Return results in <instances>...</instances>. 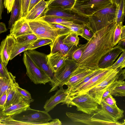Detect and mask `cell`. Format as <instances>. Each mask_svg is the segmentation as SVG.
<instances>
[{
	"label": "cell",
	"instance_id": "1",
	"mask_svg": "<svg viewBox=\"0 0 125 125\" xmlns=\"http://www.w3.org/2000/svg\"><path fill=\"white\" fill-rule=\"evenodd\" d=\"M116 25L115 22L94 32L87 41L81 57L77 63L80 66L93 70L98 68L101 59L114 48L113 34Z\"/></svg>",
	"mask_w": 125,
	"mask_h": 125
},
{
	"label": "cell",
	"instance_id": "2",
	"mask_svg": "<svg viewBox=\"0 0 125 125\" xmlns=\"http://www.w3.org/2000/svg\"><path fill=\"white\" fill-rule=\"evenodd\" d=\"M9 116L13 119L14 125H49V122L52 119L45 110L33 109L30 107L19 114Z\"/></svg>",
	"mask_w": 125,
	"mask_h": 125
},
{
	"label": "cell",
	"instance_id": "3",
	"mask_svg": "<svg viewBox=\"0 0 125 125\" xmlns=\"http://www.w3.org/2000/svg\"><path fill=\"white\" fill-rule=\"evenodd\" d=\"M116 5L114 3L88 16V25L94 32L115 22Z\"/></svg>",
	"mask_w": 125,
	"mask_h": 125
},
{
	"label": "cell",
	"instance_id": "4",
	"mask_svg": "<svg viewBox=\"0 0 125 125\" xmlns=\"http://www.w3.org/2000/svg\"><path fill=\"white\" fill-rule=\"evenodd\" d=\"M68 107L74 106L77 110L83 113L90 114L98 109L99 104L89 92L74 95L66 96L62 102Z\"/></svg>",
	"mask_w": 125,
	"mask_h": 125
},
{
	"label": "cell",
	"instance_id": "5",
	"mask_svg": "<svg viewBox=\"0 0 125 125\" xmlns=\"http://www.w3.org/2000/svg\"><path fill=\"white\" fill-rule=\"evenodd\" d=\"M112 3L111 0H75L71 10L88 17Z\"/></svg>",
	"mask_w": 125,
	"mask_h": 125
},
{
	"label": "cell",
	"instance_id": "6",
	"mask_svg": "<svg viewBox=\"0 0 125 125\" xmlns=\"http://www.w3.org/2000/svg\"><path fill=\"white\" fill-rule=\"evenodd\" d=\"M23 60L26 68V74L34 83L45 84L51 81V79L35 64L26 51L24 52Z\"/></svg>",
	"mask_w": 125,
	"mask_h": 125
},
{
	"label": "cell",
	"instance_id": "7",
	"mask_svg": "<svg viewBox=\"0 0 125 125\" xmlns=\"http://www.w3.org/2000/svg\"><path fill=\"white\" fill-rule=\"evenodd\" d=\"M78 65V63L73 60L67 58L64 66L54 73L53 78L50 82L52 88L49 93L56 90L58 87L60 88L62 87Z\"/></svg>",
	"mask_w": 125,
	"mask_h": 125
},
{
	"label": "cell",
	"instance_id": "8",
	"mask_svg": "<svg viewBox=\"0 0 125 125\" xmlns=\"http://www.w3.org/2000/svg\"><path fill=\"white\" fill-rule=\"evenodd\" d=\"M28 21L33 33L38 38H47L53 41L58 36L54 28L41 17Z\"/></svg>",
	"mask_w": 125,
	"mask_h": 125
},
{
	"label": "cell",
	"instance_id": "9",
	"mask_svg": "<svg viewBox=\"0 0 125 125\" xmlns=\"http://www.w3.org/2000/svg\"><path fill=\"white\" fill-rule=\"evenodd\" d=\"M43 15V16L57 17L65 18L80 24H87L88 22L87 16L80 14L71 10L46 8Z\"/></svg>",
	"mask_w": 125,
	"mask_h": 125
},
{
	"label": "cell",
	"instance_id": "10",
	"mask_svg": "<svg viewBox=\"0 0 125 125\" xmlns=\"http://www.w3.org/2000/svg\"><path fill=\"white\" fill-rule=\"evenodd\" d=\"M125 69H115L104 80L89 91V94L100 105L103 94L109 85L112 82L120 79V77Z\"/></svg>",
	"mask_w": 125,
	"mask_h": 125
},
{
	"label": "cell",
	"instance_id": "11",
	"mask_svg": "<svg viewBox=\"0 0 125 125\" xmlns=\"http://www.w3.org/2000/svg\"><path fill=\"white\" fill-rule=\"evenodd\" d=\"M114 69H112L110 66L105 68L85 83L67 94L66 96L74 95L89 92L105 79Z\"/></svg>",
	"mask_w": 125,
	"mask_h": 125
},
{
	"label": "cell",
	"instance_id": "12",
	"mask_svg": "<svg viewBox=\"0 0 125 125\" xmlns=\"http://www.w3.org/2000/svg\"><path fill=\"white\" fill-rule=\"evenodd\" d=\"M36 65L41 69L52 80L54 73L48 63L47 55L34 50L26 51Z\"/></svg>",
	"mask_w": 125,
	"mask_h": 125
},
{
	"label": "cell",
	"instance_id": "13",
	"mask_svg": "<svg viewBox=\"0 0 125 125\" xmlns=\"http://www.w3.org/2000/svg\"><path fill=\"white\" fill-rule=\"evenodd\" d=\"M66 114L74 122H80L88 125H114L110 122L97 119L91 114L67 112Z\"/></svg>",
	"mask_w": 125,
	"mask_h": 125
},
{
	"label": "cell",
	"instance_id": "14",
	"mask_svg": "<svg viewBox=\"0 0 125 125\" xmlns=\"http://www.w3.org/2000/svg\"><path fill=\"white\" fill-rule=\"evenodd\" d=\"M15 39L9 35L1 42L0 45V57L6 66L10 60L11 53L15 43Z\"/></svg>",
	"mask_w": 125,
	"mask_h": 125
},
{
	"label": "cell",
	"instance_id": "15",
	"mask_svg": "<svg viewBox=\"0 0 125 125\" xmlns=\"http://www.w3.org/2000/svg\"><path fill=\"white\" fill-rule=\"evenodd\" d=\"M9 35L15 39L25 35L33 33L28 22L25 18L21 17L12 26Z\"/></svg>",
	"mask_w": 125,
	"mask_h": 125
},
{
	"label": "cell",
	"instance_id": "16",
	"mask_svg": "<svg viewBox=\"0 0 125 125\" xmlns=\"http://www.w3.org/2000/svg\"><path fill=\"white\" fill-rule=\"evenodd\" d=\"M66 35L58 36L52 41L50 45V52L53 53L59 51L68 59H71L72 52L76 46H69L63 43L62 40Z\"/></svg>",
	"mask_w": 125,
	"mask_h": 125
},
{
	"label": "cell",
	"instance_id": "17",
	"mask_svg": "<svg viewBox=\"0 0 125 125\" xmlns=\"http://www.w3.org/2000/svg\"><path fill=\"white\" fill-rule=\"evenodd\" d=\"M67 58H68L66 55L59 51L53 53L50 52L47 55L48 63L54 73L64 66Z\"/></svg>",
	"mask_w": 125,
	"mask_h": 125
},
{
	"label": "cell",
	"instance_id": "18",
	"mask_svg": "<svg viewBox=\"0 0 125 125\" xmlns=\"http://www.w3.org/2000/svg\"><path fill=\"white\" fill-rule=\"evenodd\" d=\"M78 66L72 73L64 85L72 86L91 74L94 70Z\"/></svg>",
	"mask_w": 125,
	"mask_h": 125
},
{
	"label": "cell",
	"instance_id": "19",
	"mask_svg": "<svg viewBox=\"0 0 125 125\" xmlns=\"http://www.w3.org/2000/svg\"><path fill=\"white\" fill-rule=\"evenodd\" d=\"M123 51L120 48L115 46L101 59L98 64V67L105 69L111 66Z\"/></svg>",
	"mask_w": 125,
	"mask_h": 125
},
{
	"label": "cell",
	"instance_id": "20",
	"mask_svg": "<svg viewBox=\"0 0 125 125\" xmlns=\"http://www.w3.org/2000/svg\"><path fill=\"white\" fill-rule=\"evenodd\" d=\"M66 95L65 90L62 87L60 88L53 95L46 101L43 107L45 110L48 112L52 109L57 104L62 103Z\"/></svg>",
	"mask_w": 125,
	"mask_h": 125
},
{
	"label": "cell",
	"instance_id": "21",
	"mask_svg": "<svg viewBox=\"0 0 125 125\" xmlns=\"http://www.w3.org/2000/svg\"><path fill=\"white\" fill-rule=\"evenodd\" d=\"M15 81L13 83L8 89L7 98L3 110L23 100H27L22 96L17 90L15 84Z\"/></svg>",
	"mask_w": 125,
	"mask_h": 125
},
{
	"label": "cell",
	"instance_id": "22",
	"mask_svg": "<svg viewBox=\"0 0 125 125\" xmlns=\"http://www.w3.org/2000/svg\"><path fill=\"white\" fill-rule=\"evenodd\" d=\"M49 1V0H42L39 2L28 12L25 18L26 19L27 21L31 20L41 17L47 7Z\"/></svg>",
	"mask_w": 125,
	"mask_h": 125
},
{
	"label": "cell",
	"instance_id": "23",
	"mask_svg": "<svg viewBox=\"0 0 125 125\" xmlns=\"http://www.w3.org/2000/svg\"><path fill=\"white\" fill-rule=\"evenodd\" d=\"M31 101L26 100L11 105L3 110L4 114L7 116H11L19 114L30 107Z\"/></svg>",
	"mask_w": 125,
	"mask_h": 125
},
{
	"label": "cell",
	"instance_id": "24",
	"mask_svg": "<svg viewBox=\"0 0 125 125\" xmlns=\"http://www.w3.org/2000/svg\"><path fill=\"white\" fill-rule=\"evenodd\" d=\"M100 105L106 113L116 122H117L124 117V110L118 107H111L107 104L103 99H102Z\"/></svg>",
	"mask_w": 125,
	"mask_h": 125
},
{
	"label": "cell",
	"instance_id": "25",
	"mask_svg": "<svg viewBox=\"0 0 125 125\" xmlns=\"http://www.w3.org/2000/svg\"><path fill=\"white\" fill-rule=\"evenodd\" d=\"M75 0H53L48 3L46 8H57L64 10H71Z\"/></svg>",
	"mask_w": 125,
	"mask_h": 125
},
{
	"label": "cell",
	"instance_id": "26",
	"mask_svg": "<svg viewBox=\"0 0 125 125\" xmlns=\"http://www.w3.org/2000/svg\"><path fill=\"white\" fill-rule=\"evenodd\" d=\"M21 4L20 0H15L11 11L8 22V29H10L15 22L21 17Z\"/></svg>",
	"mask_w": 125,
	"mask_h": 125
},
{
	"label": "cell",
	"instance_id": "27",
	"mask_svg": "<svg viewBox=\"0 0 125 125\" xmlns=\"http://www.w3.org/2000/svg\"><path fill=\"white\" fill-rule=\"evenodd\" d=\"M105 69L99 68L95 70L91 74L73 85L70 87H68V88L65 90L66 93L67 94L85 83L92 78L102 71Z\"/></svg>",
	"mask_w": 125,
	"mask_h": 125
},
{
	"label": "cell",
	"instance_id": "28",
	"mask_svg": "<svg viewBox=\"0 0 125 125\" xmlns=\"http://www.w3.org/2000/svg\"><path fill=\"white\" fill-rule=\"evenodd\" d=\"M41 17L43 20L49 23H56L67 26L74 23L69 20L59 17L43 16Z\"/></svg>",
	"mask_w": 125,
	"mask_h": 125
},
{
	"label": "cell",
	"instance_id": "29",
	"mask_svg": "<svg viewBox=\"0 0 125 125\" xmlns=\"http://www.w3.org/2000/svg\"><path fill=\"white\" fill-rule=\"evenodd\" d=\"M125 0H122L120 4L116 6L115 22L116 24L123 23L125 15Z\"/></svg>",
	"mask_w": 125,
	"mask_h": 125
},
{
	"label": "cell",
	"instance_id": "30",
	"mask_svg": "<svg viewBox=\"0 0 125 125\" xmlns=\"http://www.w3.org/2000/svg\"><path fill=\"white\" fill-rule=\"evenodd\" d=\"M31 43H21L16 42L10 57L11 60L21 53L28 50Z\"/></svg>",
	"mask_w": 125,
	"mask_h": 125
},
{
	"label": "cell",
	"instance_id": "31",
	"mask_svg": "<svg viewBox=\"0 0 125 125\" xmlns=\"http://www.w3.org/2000/svg\"><path fill=\"white\" fill-rule=\"evenodd\" d=\"M78 36L75 33L71 32L65 36L62 41L64 43L68 46H77L79 42Z\"/></svg>",
	"mask_w": 125,
	"mask_h": 125
},
{
	"label": "cell",
	"instance_id": "32",
	"mask_svg": "<svg viewBox=\"0 0 125 125\" xmlns=\"http://www.w3.org/2000/svg\"><path fill=\"white\" fill-rule=\"evenodd\" d=\"M15 76L7 79L0 77V97L10 87L15 80Z\"/></svg>",
	"mask_w": 125,
	"mask_h": 125
},
{
	"label": "cell",
	"instance_id": "33",
	"mask_svg": "<svg viewBox=\"0 0 125 125\" xmlns=\"http://www.w3.org/2000/svg\"><path fill=\"white\" fill-rule=\"evenodd\" d=\"M52 41L50 39L45 38H39L31 43L27 50H33L42 46L49 45Z\"/></svg>",
	"mask_w": 125,
	"mask_h": 125
},
{
	"label": "cell",
	"instance_id": "34",
	"mask_svg": "<svg viewBox=\"0 0 125 125\" xmlns=\"http://www.w3.org/2000/svg\"><path fill=\"white\" fill-rule=\"evenodd\" d=\"M55 29L58 36L67 35L72 32L70 29L64 25L54 23H49Z\"/></svg>",
	"mask_w": 125,
	"mask_h": 125
},
{
	"label": "cell",
	"instance_id": "35",
	"mask_svg": "<svg viewBox=\"0 0 125 125\" xmlns=\"http://www.w3.org/2000/svg\"><path fill=\"white\" fill-rule=\"evenodd\" d=\"M86 45V43L83 44H79L75 46L71 53V59L77 62L81 57Z\"/></svg>",
	"mask_w": 125,
	"mask_h": 125
},
{
	"label": "cell",
	"instance_id": "36",
	"mask_svg": "<svg viewBox=\"0 0 125 125\" xmlns=\"http://www.w3.org/2000/svg\"><path fill=\"white\" fill-rule=\"evenodd\" d=\"M37 38L33 33L28 34L22 35L15 39L16 42L21 43H31Z\"/></svg>",
	"mask_w": 125,
	"mask_h": 125
},
{
	"label": "cell",
	"instance_id": "37",
	"mask_svg": "<svg viewBox=\"0 0 125 125\" xmlns=\"http://www.w3.org/2000/svg\"><path fill=\"white\" fill-rule=\"evenodd\" d=\"M110 94L115 96L123 97L125 96V83L123 81L115 87L112 91Z\"/></svg>",
	"mask_w": 125,
	"mask_h": 125
},
{
	"label": "cell",
	"instance_id": "38",
	"mask_svg": "<svg viewBox=\"0 0 125 125\" xmlns=\"http://www.w3.org/2000/svg\"><path fill=\"white\" fill-rule=\"evenodd\" d=\"M123 23L116 25L114 31L113 39V45L114 47L121 40V28Z\"/></svg>",
	"mask_w": 125,
	"mask_h": 125
},
{
	"label": "cell",
	"instance_id": "39",
	"mask_svg": "<svg viewBox=\"0 0 125 125\" xmlns=\"http://www.w3.org/2000/svg\"><path fill=\"white\" fill-rule=\"evenodd\" d=\"M67 27L72 32H74L78 35L82 36L83 33V25L73 23L69 25L65 26Z\"/></svg>",
	"mask_w": 125,
	"mask_h": 125
},
{
	"label": "cell",
	"instance_id": "40",
	"mask_svg": "<svg viewBox=\"0 0 125 125\" xmlns=\"http://www.w3.org/2000/svg\"><path fill=\"white\" fill-rule=\"evenodd\" d=\"M112 69L120 68L123 69L125 67V50L123 51L119 58L111 66Z\"/></svg>",
	"mask_w": 125,
	"mask_h": 125
},
{
	"label": "cell",
	"instance_id": "41",
	"mask_svg": "<svg viewBox=\"0 0 125 125\" xmlns=\"http://www.w3.org/2000/svg\"><path fill=\"white\" fill-rule=\"evenodd\" d=\"M10 72H8L6 66L2 62L0 57V76L1 78L10 79L14 76Z\"/></svg>",
	"mask_w": 125,
	"mask_h": 125
},
{
	"label": "cell",
	"instance_id": "42",
	"mask_svg": "<svg viewBox=\"0 0 125 125\" xmlns=\"http://www.w3.org/2000/svg\"><path fill=\"white\" fill-rule=\"evenodd\" d=\"M123 80L118 79L112 82L106 88L105 91L103 94L102 99H104L108 95L110 94L116 86L120 84Z\"/></svg>",
	"mask_w": 125,
	"mask_h": 125
},
{
	"label": "cell",
	"instance_id": "43",
	"mask_svg": "<svg viewBox=\"0 0 125 125\" xmlns=\"http://www.w3.org/2000/svg\"><path fill=\"white\" fill-rule=\"evenodd\" d=\"M15 84L17 90L20 94L27 100L31 102L33 101L34 100L31 98L30 94L26 90L21 88L19 86L18 83L16 81Z\"/></svg>",
	"mask_w": 125,
	"mask_h": 125
},
{
	"label": "cell",
	"instance_id": "44",
	"mask_svg": "<svg viewBox=\"0 0 125 125\" xmlns=\"http://www.w3.org/2000/svg\"><path fill=\"white\" fill-rule=\"evenodd\" d=\"M94 33L88 24L83 25V33L81 37L89 41L91 39Z\"/></svg>",
	"mask_w": 125,
	"mask_h": 125
},
{
	"label": "cell",
	"instance_id": "45",
	"mask_svg": "<svg viewBox=\"0 0 125 125\" xmlns=\"http://www.w3.org/2000/svg\"><path fill=\"white\" fill-rule=\"evenodd\" d=\"M30 0H21V17L25 18L27 15Z\"/></svg>",
	"mask_w": 125,
	"mask_h": 125
},
{
	"label": "cell",
	"instance_id": "46",
	"mask_svg": "<svg viewBox=\"0 0 125 125\" xmlns=\"http://www.w3.org/2000/svg\"><path fill=\"white\" fill-rule=\"evenodd\" d=\"M108 105L113 108L118 107L116 104V101L112 95L109 94L103 99Z\"/></svg>",
	"mask_w": 125,
	"mask_h": 125
},
{
	"label": "cell",
	"instance_id": "47",
	"mask_svg": "<svg viewBox=\"0 0 125 125\" xmlns=\"http://www.w3.org/2000/svg\"><path fill=\"white\" fill-rule=\"evenodd\" d=\"M15 0H4L3 5L8 14L11 12Z\"/></svg>",
	"mask_w": 125,
	"mask_h": 125
},
{
	"label": "cell",
	"instance_id": "48",
	"mask_svg": "<svg viewBox=\"0 0 125 125\" xmlns=\"http://www.w3.org/2000/svg\"><path fill=\"white\" fill-rule=\"evenodd\" d=\"M8 94V90L5 91L0 97V108L3 109L7 101Z\"/></svg>",
	"mask_w": 125,
	"mask_h": 125
},
{
	"label": "cell",
	"instance_id": "49",
	"mask_svg": "<svg viewBox=\"0 0 125 125\" xmlns=\"http://www.w3.org/2000/svg\"><path fill=\"white\" fill-rule=\"evenodd\" d=\"M117 44V45L116 46L117 47L122 49L123 51L125 50V38L120 40Z\"/></svg>",
	"mask_w": 125,
	"mask_h": 125
},
{
	"label": "cell",
	"instance_id": "50",
	"mask_svg": "<svg viewBox=\"0 0 125 125\" xmlns=\"http://www.w3.org/2000/svg\"><path fill=\"white\" fill-rule=\"evenodd\" d=\"M38 2V0H30L28 7V13Z\"/></svg>",
	"mask_w": 125,
	"mask_h": 125
},
{
	"label": "cell",
	"instance_id": "51",
	"mask_svg": "<svg viewBox=\"0 0 125 125\" xmlns=\"http://www.w3.org/2000/svg\"><path fill=\"white\" fill-rule=\"evenodd\" d=\"M62 124L61 121L58 119H55L49 122V125H61Z\"/></svg>",
	"mask_w": 125,
	"mask_h": 125
},
{
	"label": "cell",
	"instance_id": "52",
	"mask_svg": "<svg viewBox=\"0 0 125 125\" xmlns=\"http://www.w3.org/2000/svg\"><path fill=\"white\" fill-rule=\"evenodd\" d=\"M7 29L5 23L0 22V34L6 32Z\"/></svg>",
	"mask_w": 125,
	"mask_h": 125
},
{
	"label": "cell",
	"instance_id": "53",
	"mask_svg": "<svg viewBox=\"0 0 125 125\" xmlns=\"http://www.w3.org/2000/svg\"><path fill=\"white\" fill-rule=\"evenodd\" d=\"M9 116L5 115L4 114L3 110L0 108V122L7 118Z\"/></svg>",
	"mask_w": 125,
	"mask_h": 125
},
{
	"label": "cell",
	"instance_id": "54",
	"mask_svg": "<svg viewBox=\"0 0 125 125\" xmlns=\"http://www.w3.org/2000/svg\"><path fill=\"white\" fill-rule=\"evenodd\" d=\"M3 6V0H0V20L2 19V14Z\"/></svg>",
	"mask_w": 125,
	"mask_h": 125
},
{
	"label": "cell",
	"instance_id": "55",
	"mask_svg": "<svg viewBox=\"0 0 125 125\" xmlns=\"http://www.w3.org/2000/svg\"><path fill=\"white\" fill-rule=\"evenodd\" d=\"M125 38V26L123 25L121 28V39Z\"/></svg>",
	"mask_w": 125,
	"mask_h": 125
},
{
	"label": "cell",
	"instance_id": "56",
	"mask_svg": "<svg viewBox=\"0 0 125 125\" xmlns=\"http://www.w3.org/2000/svg\"><path fill=\"white\" fill-rule=\"evenodd\" d=\"M112 3H115L116 6L118 5L120 3L122 0H111Z\"/></svg>",
	"mask_w": 125,
	"mask_h": 125
},
{
	"label": "cell",
	"instance_id": "57",
	"mask_svg": "<svg viewBox=\"0 0 125 125\" xmlns=\"http://www.w3.org/2000/svg\"><path fill=\"white\" fill-rule=\"evenodd\" d=\"M53 0H49L48 2H50Z\"/></svg>",
	"mask_w": 125,
	"mask_h": 125
},
{
	"label": "cell",
	"instance_id": "58",
	"mask_svg": "<svg viewBox=\"0 0 125 125\" xmlns=\"http://www.w3.org/2000/svg\"><path fill=\"white\" fill-rule=\"evenodd\" d=\"M38 0L39 2L41 0Z\"/></svg>",
	"mask_w": 125,
	"mask_h": 125
},
{
	"label": "cell",
	"instance_id": "59",
	"mask_svg": "<svg viewBox=\"0 0 125 125\" xmlns=\"http://www.w3.org/2000/svg\"><path fill=\"white\" fill-rule=\"evenodd\" d=\"M20 0V3H21V0Z\"/></svg>",
	"mask_w": 125,
	"mask_h": 125
},
{
	"label": "cell",
	"instance_id": "60",
	"mask_svg": "<svg viewBox=\"0 0 125 125\" xmlns=\"http://www.w3.org/2000/svg\"></svg>",
	"mask_w": 125,
	"mask_h": 125
}]
</instances>
